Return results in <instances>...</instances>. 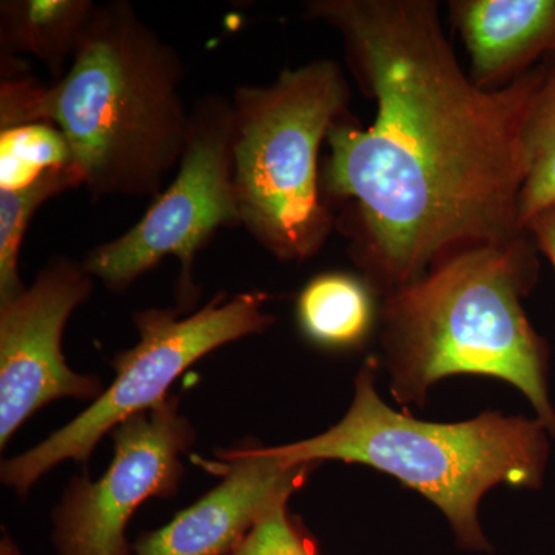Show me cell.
Wrapping results in <instances>:
<instances>
[{
    "mask_svg": "<svg viewBox=\"0 0 555 555\" xmlns=\"http://www.w3.org/2000/svg\"><path fill=\"white\" fill-rule=\"evenodd\" d=\"M345 40L372 126L328 130L321 192L350 204L353 261L385 298L460 248L528 235L524 129L543 62L499 90L460 67L433 0H313Z\"/></svg>",
    "mask_w": 555,
    "mask_h": 555,
    "instance_id": "1",
    "label": "cell"
},
{
    "mask_svg": "<svg viewBox=\"0 0 555 555\" xmlns=\"http://www.w3.org/2000/svg\"><path fill=\"white\" fill-rule=\"evenodd\" d=\"M177 51L130 3L94 7L53 87L3 80L0 129L50 122L67 139L80 184L96 196H158L190 133Z\"/></svg>",
    "mask_w": 555,
    "mask_h": 555,
    "instance_id": "2",
    "label": "cell"
},
{
    "mask_svg": "<svg viewBox=\"0 0 555 555\" xmlns=\"http://www.w3.org/2000/svg\"><path fill=\"white\" fill-rule=\"evenodd\" d=\"M535 248L529 233L460 248L383 298V364L398 403L423 408L433 386L454 375L502 379L555 438L550 349L521 306L539 272Z\"/></svg>",
    "mask_w": 555,
    "mask_h": 555,
    "instance_id": "3",
    "label": "cell"
},
{
    "mask_svg": "<svg viewBox=\"0 0 555 555\" xmlns=\"http://www.w3.org/2000/svg\"><path fill=\"white\" fill-rule=\"evenodd\" d=\"M382 361L369 357L353 382L345 416L320 436L272 449L288 465L327 460L364 465L397 478L447 517L456 543L489 553L481 500L499 485L537 491L551 456L539 418L486 411L459 423H433L390 408L377 390Z\"/></svg>",
    "mask_w": 555,
    "mask_h": 555,
    "instance_id": "4",
    "label": "cell"
},
{
    "mask_svg": "<svg viewBox=\"0 0 555 555\" xmlns=\"http://www.w3.org/2000/svg\"><path fill=\"white\" fill-rule=\"evenodd\" d=\"M349 86L337 62L283 69L270 86L233 96V159L241 225L273 257H315L334 228L318 155L345 116Z\"/></svg>",
    "mask_w": 555,
    "mask_h": 555,
    "instance_id": "5",
    "label": "cell"
},
{
    "mask_svg": "<svg viewBox=\"0 0 555 555\" xmlns=\"http://www.w3.org/2000/svg\"><path fill=\"white\" fill-rule=\"evenodd\" d=\"M264 292H244L229 299L224 292L189 317L177 309H147L134 313L137 345L112 360L115 379L75 420L24 454L3 460L0 480L17 495L30 492L38 480L65 460L87 466L102 438L139 412L158 406L167 390L201 358L219 347L272 326L264 312Z\"/></svg>",
    "mask_w": 555,
    "mask_h": 555,
    "instance_id": "6",
    "label": "cell"
},
{
    "mask_svg": "<svg viewBox=\"0 0 555 555\" xmlns=\"http://www.w3.org/2000/svg\"><path fill=\"white\" fill-rule=\"evenodd\" d=\"M190 115L188 147L177 178L156 196L137 225L91 250L82 264L109 291L124 292L164 258H177L181 264L177 310L181 315L198 302L199 288L193 280L196 255L218 229L241 225L232 102L207 96Z\"/></svg>",
    "mask_w": 555,
    "mask_h": 555,
    "instance_id": "7",
    "label": "cell"
},
{
    "mask_svg": "<svg viewBox=\"0 0 555 555\" xmlns=\"http://www.w3.org/2000/svg\"><path fill=\"white\" fill-rule=\"evenodd\" d=\"M113 460L104 476L69 481L53 513L56 555H133L127 526L150 499H171L185 476L181 456L195 447L196 430L181 398L139 412L112 430Z\"/></svg>",
    "mask_w": 555,
    "mask_h": 555,
    "instance_id": "8",
    "label": "cell"
},
{
    "mask_svg": "<svg viewBox=\"0 0 555 555\" xmlns=\"http://www.w3.org/2000/svg\"><path fill=\"white\" fill-rule=\"evenodd\" d=\"M93 278L68 258L49 262L31 287L0 302V448L36 412L62 398L98 400V375L78 374L62 353V335L89 299Z\"/></svg>",
    "mask_w": 555,
    "mask_h": 555,
    "instance_id": "9",
    "label": "cell"
},
{
    "mask_svg": "<svg viewBox=\"0 0 555 555\" xmlns=\"http://www.w3.org/2000/svg\"><path fill=\"white\" fill-rule=\"evenodd\" d=\"M221 483L169 524L144 532L133 555H230L273 507L306 485L315 463L288 465L272 449L247 443L218 451Z\"/></svg>",
    "mask_w": 555,
    "mask_h": 555,
    "instance_id": "10",
    "label": "cell"
},
{
    "mask_svg": "<svg viewBox=\"0 0 555 555\" xmlns=\"http://www.w3.org/2000/svg\"><path fill=\"white\" fill-rule=\"evenodd\" d=\"M449 11L481 89H503L555 53V0H454Z\"/></svg>",
    "mask_w": 555,
    "mask_h": 555,
    "instance_id": "11",
    "label": "cell"
},
{
    "mask_svg": "<svg viewBox=\"0 0 555 555\" xmlns=\"http://www.w3.org/2000/svg\"><path fill=\"white\" fill-rule=\"evenodd\" d=\"M375 294L364 280L347 273L312 278L297 301L299 328L313 345L353 349L366 341L378 312Z\"/></svg>",
    "mask_w": 555,
    "mask_h": 555,
    "instance_id": "12",
    "label": "cell"
},
{
    "mask_svg": "<svg viewBox=\"0 0 555 555\" xmlns=\"http://www.w3.org/2000/svg\"><path fill=\"white\" fill-rule=\"evenodd\" d=\"M94 5L87 0H24L2 3V46L30 53L57 80L73 60Z\"/></svg>",
    "mask_w": 555,
    "mask_h": 555,
    "instance_id": "13",
    "label": "cell"
},
{
    "mask_svg": "<svg viewBox=\"0 0 555 555\" xmlns=\"http://www.w3.org/2000/svg\"><path fill=\"white\" fill-rule=\"evenodd\" d=\"M524 152L520 224L525 230L529 219L555 204V53L543 62L542 80L529 105Z\"/></svg>",
    "mask_w": 555,
    "mask_h": 555,
    "instance_id": "14",
    "label": "cell"
},
{
    "mask_svg": "<svg viewBox=\"0 0 555 555\" xmlns=\"http://www.w3.org/2000/svg\"><path fill=\"white\" fill-rule=\"evenodd\" d=\"M75 169L54 171L24 189L0 190V302L25 291L20 273L22 241L36 210L46 201L79 188Z\"/></svg>",
    "mask_w": 555,
    "mask_h": 555,
    "instance_id": "15",
    "label": "cell"
},
{
    "mask_svg": "<svg viewBox=\"0 0 555 555\" xmlns=\"http://www.w3.org/2000/svg\"><path fill=\"white\" fill-rule=\"evenodd\" d=\"M67 169H75L72 150L53 124H24L0 131V190L24 189Z\"/></svg>",
    "mask_w": 555,
    "mask_h": 555,
    "instance_id": "16",
    "label": "cell"
},
{
    "mask_svg": "<svg viewBox=\"0 0 555 555\" xmlns=\"http://www.w3.org/2000/svg\"><path fill=\"white\" fill-rule=\"evenodd\" d=\"M230 555H321L315 537L291 514L288 502L269 511Z\"/></svg>",
    "mask_w": 555,
    "mask_h": 555,
    "instance_id": "17",
    "label": "cell"
},
{
    "mask_svg": "<svg viewBox=\"0 0 555 555\" xmlns=\"http://www.w3.org/2000/svg\"><path fill=\"white\" fill-rule=\"evenodd\" d=\"M525 230L534 241L537 250L550 259L555 270V204L529 219Z\"/></svg>",
    "mask_w": 555,
    "mask_h": 555,
    "instance_id": "18",
    "label": "cell"
},
{
    "mask_svg": "<svg viewBox=\"0 0 555 555\" xmlns=\"http://www.w3.org/2000/svg\"><path fill=\"white\" fill-rule=\"evenodd\" d=\"M0 555H22L20 547L16 546V543L10 539L9 535H3L2 539V547H0Z\"/></svg>",
    "mask_w": 555,
    "mask_h": 555,
    "instance_id": "19",
    "label": "cell"
}]
</instances>
